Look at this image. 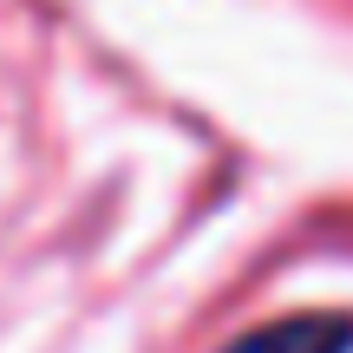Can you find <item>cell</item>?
<instances>
[{
  "label": "cell",
  "mask_w": 353,
  "mask_h": 353,
  "mask_svg": "<svg viewBox=\"0 0 353 353\" xmlns=\"http://www.w3.org/2000/svg\"><path fill=\"white\" fill-rule=\"evenodd\" d=\"M223 353H353V314H288L229 341Z\"/></svg>",
  "instance_id": "1"
}]
</instances>
